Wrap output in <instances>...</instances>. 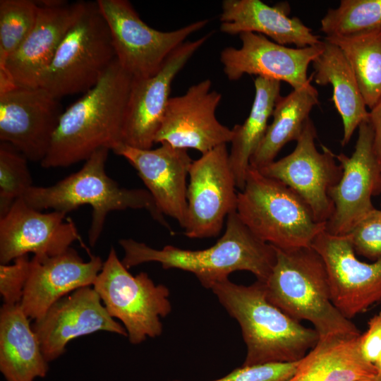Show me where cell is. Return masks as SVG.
<instances>
[{
	"label": "cell",
	"instance_id": "22",
	"mask_svg": "<svg viewBox=\"0 0 381 381\" xmlns=\"http://www.w3.org/2000/svg\"><path fill=\"white\" fill-rule=\"evenodd\" d=\"M103 263L95 255L84 261L71 247L54 256L34 255L20 303L24 312L30 319H40L61 298L92 286Z\"/></svg>",
	"mask_w": 381,
	"mask_h": 381
},
{
	"label": "cell",
	"instance_id": "17",
	"mask_svg": "<svg viewBox=\"0 0 381 381\" xmlns=\"http://www.w3.org/2000/svg\"><path fill=\"white\" fill-rule=\"evenodd\" d=\"M241 47H228L220 54L224 73L230 80L245 74L255 75L289 83L293 90L311 83L308 66L322 49V44L304 48H291L270 40L263 35L243 32Z\"/></svg>",
	"mask_w": 381,
	"mask_h": 381
},
{
	"label": "cell",
	"instance_id": "23",
	"mask_svg": "<svg viewBox=\"0 0 381 381\" xmlns=\"http://www.w3.org/2000/svg\"><path fill=\"white\" fill-rule=\"evenodd\" d=\"M287 6H270L260 0H224L222 4L220 30L229 35L254 32L282 44L297 48L322 44L298 18L288 16Z\"/></svg>",
	"mask_w": 381,
	"mask_h": 381
},
{
	"label": "cell",
	"instance_id": "5",
	"mask_svg": "<svg viewBox=\"0 0 381 381\" xmlns=\"http://www.w3.org/2000/svg\"><path fill=\"white\" fill-rule=\"evenodd\" d=\"M109 150L107 147L97 150L79 171L52 186H32L22 198L37 210L53 209L66 214L82 205H90L92 220L88 241L92 247L102 234L107 214L114 210H145L174 234L147 190L121 187L107 174L105 164Z\"/></svg>",
	"mask_w": 381,
	"mask_h": 381
},
{
	"label": "cell",
	"instance_id": "3",
	"mask_svg": "<svg viewBox=\"0 0 381 381\" xmlns=\"http://www.w3.org/2000/svg\"><path fill=\"white\" fill-rule=\"evenodd\" d=\"M210 289L240 325L247 349L242 365L298 361L319 341L314 328L306 327L269 301L262 282L245 286L226 278Z\"/></svg>",
	"mask_w": 381,
	"mask_h": 381
},
{
	"label": "cell",
	"instance_id": "8",
	"mask_svg": "<svg viewBox=\"0 0 381 381\" xmlns=\"http://www.w3.org/2000/svg\"><path fill=\"white\" fill-rule=\"evenodd\" d=\"M92 287L111 317L123 323L132 344L161 335L160 318L171 311L169 289L155 284L146 272L131 274L114 247Z\"/></svg>",
	"mask_w": 381,
	"mask_h": 381
},
{
	"label": "cell",
	"instance_id": "36",
	"mask_svg": "<svg viewBox=\"0 0 381 381\" xmlns=\"http://www.w3.org/2000/svg\"><path fill=\"white\" fill-rule=\"evenodd\" d=\"M369 122L373 132V148L381 169V99L369 111Z\"/></svg>",
	"mask_w": 381,
	"mask_h": 381
},
{
	"label": "cell",
	"instance_id": "7",
	"mask_svg": "<svg viewBox=\"0 0 381 381\" xmlns=\"http://www.w3.org/2000/svg\"><path fill=\"white\" fill-rule=\"evenodd\" d=\"M111 33L97 1H87L69 29L39 87L54 97L86 92L115 61Z\"/></svg>",
	"mask_w": 381,
	"mask_h": 381
},
{
	"label": "cell",
	"instance_id": "18",
	"mask_svg": "<svg viewBox=\"0 0 381 381\" xmlns=\"http://www.w3.org/2000/svg\"><path fill=\"white\" fill-rule=\"evenodd\" d=\"M66 213L54 210L41 212L20 198L0 217V263L8 264L32 253L37 256H54L80 241L77 227Z\"/></svg>",
	"mask_w": 381,
	"mask_h": 381
},
{
	"label": "cell",
	"instance_id": "15",
	"mask_svg": "<svg viewBox=\"0 0 381 381\" xmlns=\"http://www.w3.org/2000/svg\"><path fill=\"white\" fill-rule=\"evenodd\" d=\"M212 34L183 42L154 75L132 79L122 130L123 144L151 149L170 98L174 79Z\"/></svg>",
	"mask_w": 381,
	"mask_h": 381
},
{
	"label": "cell",
	"instance_id": "19",
	"mask_svg": "<svg viewBox=\"0 0 381 381\" xmlns=\"http://www.w3.org/2000/svg\"><path fill=\"white\" fill-rule=\"evenodd\" d=\"M32 327L48 363L61 356L69 341L84 335L106 331L127 337L124 327L111 317L92 286L61 298Z\"/></svg>",
	"mask_w": 381,
	"mask_h": 381
},
{
	"label": "cell",
	"instance_id": "11",
	"mask_svg": "<svg viewBox=\"0 0 381 381\" xmlns=\"http://www.w3.org/2000/svg\"><path fill=\"white\" fill-rule=\"evenodd\" d=\"M316 136L309 119L294 151L259 171L291 188L308 205L316 221L327 224L334 211L329 190L341 179L342 168L327 147L322 145V152L317 150Z\"/></svg>",
	"mask_w": 381,
	"mask_h": 381
},
{
	"label": "cell",
	"instance_id": "26",
	"mask_svg": "<svg viewBox=\"0 0 381 381\" xmlns=\"http://www.w3.org/2000/svg\"><path fill=\"white\" fill-rule=\"evenodd\" d=\"M255 97L250 114L243 124L231 128L233 137L229 159L236 188L245 186L250 161L268 127L269 119L281 97V82L274 79L257 77L254 81Z\"/></svg>",
	"mask_w": 381,
	"mask_h": 381
},
{
	"label": "cell",
	"instance_id": "37",
	"mask_svg": "<svg viewBox=\"0 0 381 381\" xmlns=\"http://www.w3.org/2000/svg\"><path fill=\"white\" fill-rule=\"evenodd\" d=\"M358 381H381V375L377 373L373 376L366 377Z\"/></svg>",
	"mask_w": 381,
	"mask_h": 381
},
{
	"label": "cell",
	"instance_id": "20",
	"mask_svg": "<svg viewBox=\"0 0 381 381\" xmlns=\"http://www.w3.org/2000/svg\"><path fill=\"white\" fill-rule=\"evenodd\" d=\"M86 2L36 1L39 9L32 29L0 72L8 75L17 87H39L42 76L65 35L83 13Z\"/></svg>",
	"mask_w": 381,
	"mask_h": 381
},
{
	"label": "cell",
	"instance_id": "24",
	"mask_svg": "<svg viewBox=\"0 0 381 381\" xmlns=\"http://www.w3.org/2000/svg\"><path fill=\"white\" fill-rule=\"evenodd\" d=\"M49 370L39 339L20 304L0 310V371L6 381H35Z\"/></svg>",
	"mask_w": 381,
	"mask_h": 381
},
{
	"label": "cell",
	"instance_id": "1",
	"mask_svg": "<svg viewBox=\"0 0 381 381\" xmlns=\"http://www.w3.org/2000/svg\"><path fill=\"white\" fill-rule=\"evenodd\" d=\"M133 78L116 59L97 83L63 111L44 168L67 167L95 151L122 144V130Z\"/></svg>",
	"mask_w": 381,
	"mask_h": 381
},
{
	"label": "cell",
	"instance_id": "16",
	"mask_svg": "<svg viewBox=\"0 0 381 381\" xmlns=\"http://www.w3.org/2000/svg\"><path fill=\"white\" fill-rule=\"evenodd\" d=\"M342 168L338 183L329 190L334 211L326 231L347 234L353 226L375 207L372 196L380 193L381 169L373 148V132L369 120L358 126V135L351 156L335 155Z\"/></svg>",
	"mask_w": 381,
	"mask_h": 381
},
{
	"label": "cell",
	"instance_id": "28",
	"mask_svg": "<svg viewBox=\"0 0 381 381\" xmlns=\"http://www.w3.org/2000/svg\"><path fill=\"white\" fill-rule=\"evenodd\" d=\"M341 50L355 75L367 107L381 99V29L350 36L325 37Z\"/></svg>",
	"mask_w": 381,
	"mask_h": 381
},
{
	"label": "cell",
	"instance_id": "32",
	"mask_svg": "<svg viewBox=\"0 0 381 381\" xmlns=\"http://www.w3.org/2000/svg\"><path fill=\"white\" fill-rule=\"evenodd\" d=\"M355 253L370 260H381V210L363 217L347 234Z\"/></svg>",
	"mask_w": 381,
	"mask_h": 381
},
{
	"label": "cell",
	"instance_id": "12",
	"mask_svg": "<svg viewBox=\"0 0 381 381\" xmlns=\"http://www.w3.org/2000/svg\"><path fill=\"white\" fill-rule=\"evenodd\" d=\"M311 247L324 261L332 303L345 318L351 320L381 302V260H359L348 234L334 235L326 230Z\"/></svg>",
	"mask_w": 381,
	"mask_h": 381
},
{
	"label": "cell",
	"instance_id": "39",
	"mask_svg": "<svg viewBox=\"0 0 381 381\" xmlns=\"http://www.w3.org/2000/svg\"><path fill=\"white\" fill-rule=\"evenodd\" d=\"M380 193H381V183H380Z\"/></svg>",
	"mask_w": 381,
	"mask_h": 381
},
{
	"label": "cell",
	"instance_id": "25",
	"mask_svg": "<svg viewBox=\"0 0 381 381\" xmlns=\"http://www.w3.org/2000/svg\"><path fill=\"white\" fill-rule=\"evenodd\" d=\"M311 64L315 83L332 86V99L343 123L341 144L345 146L355 130L369 119V111L355 75L339 47L325 40L322 51Z\"/></svg>",
	"mask_w": 381,
	"mask_h": 381
},
{
	"label": "cell",
	"instance_id": "35",
	"mask_svg": "<svg viewBox=\"0 0 381 381\" xmlns=\"http://www.w3.org/2000/svg\"><path fill=\"white\" fill-rule=\"evenodd\" d=\"M360 351L363 358L374 365L381 353V308L368 322V329L358 339Z\"/></svg>",
	"mask_w": 381,
	"mask_h": 381
},
{
	"label": "cell",
	"instance_id": "2",
	"mask_svg": "<svg viewBox=\"0 0 381 381\" xmlns=\"http://www.w3.org/2000/svg\"><path fill=\"white\" fill-rule=\"evenodd\" d=\"M119 243L123 249L121 261L127 269L156 262L165 270L193 273L209 289L236 271H248L257 280L265 282L276 260L275 248L256 237L236 211L228 215L224 235L203 250H186L170 245L155 249L131 238L120 239Z\"/></svg>",
	"mask_w": 381,
	"mask_h": 381
},
{
	"label": "cell",
	"instance_id": "14",
	"mask_svg": "<svg viewBox=\"0 0 381 381\" xmlns=\"http://www.w3.org/2000/svg\"><path fill=\"white\" fill-rule=\"evenodd\" d=\"M211 86L212 81L205 79L190 86L184 95L169 98L155 143L192 148L202 155L231 143L232 130L215 114L222 95Z\"/></svg>",
	"mask_w": 381,
	"mask_h": 381
},
{
	"label": "cell",
	"instance_id": "31",
	"mask_svg": "<svg viewBox=\"0 0 381 381\" xmlns=\"http://www.w3.org/2000/svg\"><path fill=\"white\" fill-rule=\"evenodd\" d=\"M28 159L11 145L0 144V217L31 188Z\"/></svg>",
	"mask_w": 381,
	"mask_h": 381
},
{
	"label": "cell",
	"instance_id": "9",
	"mask_svg": "<svg viewBox=\"0 0 381 381\" xmlns=\"http://www.w3.org/2000/svg\"><path fill=\"white\" fill-rule=\"evenodd\" d=\"M97 3L109 27L116 59L133 78L154 75L189 35L209 22L203 19L175 30L160 31L143 22L128 0Z\"/></svg>",
	"mask_w": 381,
	"mask_h": 381
},
{
	"label": "cell",
	"instance_id": "34",
	"mask_svg": "<svg viewBox=\"0 0 381 381\" xmlns=\"http://www.w3.org/2000/svg\"><path fill=\"white\" fill-rule=\"evenodd\" d=\"M30 262L28 255H24L15 259L11 265L0 264V294L4 304L20 303Z\"/></svg>",
	"mask_w": 381,
	"mask_h": 381
},
{
	"label": "cell",
	"instance_id": "29",
	"mask_svg": "<svg viewBox=\"0 0 381 381\" xmlns=\"http://www.w3.org/2000/svg\"><path fill=\"white\" fill-rule=\"evenodd\" d=\"M381 29V0H341L320 20V30L331 36H350Z\"/></svg>",
	"mask_w": 381,
	"mask_h": 381
},
{
	"label": "cell",
	"instance_id": "10",
	"mask_svg": "<svg viewBox=\"0 0 381 381\" xmlns=\"http://www.w3.org/2000/svg\"><path fill=\"white\" fill-rule=\"evenodd\" d=\"M188 176L184 234L190 238L215 237L225 218L237 207L238 193L226 144L193 161Z\"/></svg>",
	"mask_w": 381,
	"mask_h": 381
},
{
	"label": "cell",
	"instance_id": "21",
	"mask_svg": "<svg viewBox=\"0 0 381 381\" xmlns=\"http://www.w3.org/2000/svg\"><path fill=\"white\" fill-rule=\"evenodd\" d=\"M113 152L124 157L137 173L163 214L184 229L187 219V176L193 160L186 149L161 143L156 149L121 144Z\"/></svg>",
	"mask_w": 381,
	"mask_h": 381
},
{
	"label": "cell",
	"instance_id": "33",
	"mask_svg": "<svg viewBox=\"0 0 381 381\" xmlns=\"http://www.w3.org/2000/svg\"><path fill=\"white\" fill-rule=\"evenodd\" d=\"M300 361L242 365L227 375L212 381H287L296 373Z\"/></svg>",
	"mask_w": 381,
	"mask_h": 381
},
{
	"label": "cell",
	"instance_id": "38",
	"mask_svg": "<svg viewBox=\"0 0 381 381\" xmlns=\"http://www.w3.org/2000/svg\"><path fill=\"white\" fill-rule=\"evenodd\" d=\"M374 366L378 374L381 375V353L374 363Z\"/></svg>",
	"mask_w": 381,
	"mask_h": 381
},
{
	"label": "cell",
	"instance_id": "13",
	"mask_svg": "<svg viewBox=\"0 0 381 381\" xmlns=\"http://www.w3.org/2000/svg\"><path fill=\"white\" fill-rule=\"evenodd\" d=\"M59 99L45 89L16 87L0 94V140L28 160L47 155L62 114Z\"/></svg>",
	"mask_w": 381,
	"mask_h": 381
},
{
	"label": "cell",
	"instance_id": "6",
	"mask_svg": "<svg viewBox=\"0 0 381 381\" xmlns=\"http://www.w3.org/2000/svg\"><path fill=\"white\" fill-rule=\"evenodd\" d=\"M236 212L256 237L284 250L310 247L326 230L294 190L251 167L238 192Z\"/></svg>",
	"mask_w": 381,
	"mask_h": 381
},
{
	"label": "cell",
	"instance_id": "30",
	"mask_svg": "<svg viewBox=\"0 0 381 381\" xmlns=\"http://www.w3.org/2000/svg\"><path fill=\"white\" fill-rule=\"evenodd\" d=\"M38 9L31 0L0 1V68L32 29Z\"/></svg>",
	"mask_w": 381,
	"mask_h": 381
},
{
	"label": "cell",
	"instance_id": "27",
	"mask_svg": "<svg viewBox=\"0 0 381 381\" xmlns=\"http://www.w3.org/2000/svg\"><path fill=\"white\" fill-rule=\"evenodd\" d=\"M318 104V92L311 85L293 90L280 97L274 108L272 121L257 150L252 156L250 167L260 170L274 161L288 143L297 140L302 133L310 113Z\"/></svg>",
	"mask_w": 381,
	"mask_h": 381
},
{
	"label": "cell",
	"instance_id": "4",
	"mask_svg": "<svg viewBox=\"0 0 381 381\" xmlns=\"http://www.w3.org/2000/svg\"><path fill=\"white\" fill-rule=\"evenodd\" d=\"M274 248L275 263L262 282L269 301L293 319L311 322L320 339L360 336L357 327L332 303L327 269L317 251L311 246Z\"/></svg>",
	"mask_w": 381,
	"mask_h": 381
}]
</instances>
